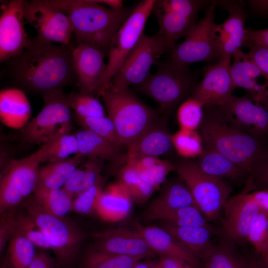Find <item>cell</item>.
Listing matches in <instances>:
<instances>
[{"label": "cell", "instance_id": "1", "mask_svg": "<svg viewBox=\"0 0 268 268\" xmlns=\"http://www.w3.org/2000/svg\"><path fill=\"white\" fill-rule=\"evenodd\" d=\"M73 48L28 39L23 51L7 62L8 75L21 88L43 95L76 81Z\"/></svg>", "mask_w": 268, "mask_h": 268}, {"label": "cell", "instance_id": "2", "mask_svg": "<svg viewBox=\"0 0 268 268\" xmlns=\"http://www.w3.org/2000/svg\"><path fill=\"white\" fill-rule=\"evenodd\" d=\"M69 18L76 45L99 49L108 55L112 40L133 8L113 9L91 0H51Z\"/></svg>", "mask_w": 268, "mask_h": 268}, {"label": "cell", "instance_id": "3", "mask_svg": "<svg viewBox=\"0 0 268 268\" xmlns=\"http://www.w3.org/2000/svg\"><path fill=\"white\" fill-rule=\"evenodd\" d=\"M198 132L204 148L225 155L250 175L265 151L261 141L232 124L219 106L204 108Z\"/></svg>", "mask_w": 268, "mask_h": 268}, {"label": "cell", "instance_id": "4", "mask_svg": "<svg viewBox=\"0 0 268 268\" xmlns=\"http://www.w3.org/2000/svg\"><path fill=\"white\" fill-rule=\"evenodd\" d=\"M101 96L122 144L128 148L159 118L158 111L139 99L129 87L110 83Z\"/></svg>", "mask_w": 268, "mask_h": 268}, {"label": "cell", "instance_id": "5", "mask_svg": "<svg viewBox=\"0 0 268 268\" xmlns=\"http://www.w3.org/2000/svg\"><path fill=\"white\" fill-rule=\"evenodd\" d=\"M157 69L136 86L141 93L153 99L165 114H169L191 97L198 83L200 72L170 59L157 61Z\"/></svg>", "mask_w": 268, "mask_h": 268}, {"label": "cell", "instance_id": "6", "mask_svg": "<svg viewBox=\"0 0 268 268\" xmlns=\"http://www.w3.org/2000/svg\"><path fill=\"white\" fill-rule=\"evenodd\" d=\"M179 177L189 189L207 221L216 219L230 198L232 188L225 180L208 175L197 161L182 158L174 163Z\"/></svg>", "mask_w": 268, "mask_h": 268}, {"label": "cell", "instance_id": "7", "mask_svg": "<svg viewBox=\"0 0 268 268\" xmlns=\"http://www.w3.org/2000/svg\"><path fill=\"white\" fill-rule=\"evenodd\" d=\"M26 211L44 235L62 268H68L75 260L83 235L72 222L64 217L45 210L34 198L25 204Z\"/></svg>", "mask_w": 268, "mask_h": 268}, {"label": "cell", "instance_id": "8", "mask_svg": "<svg viewBox=\"0 0 268 268\" xmlns=\"http://www.w3.org/2000/svg\"><path fill=\"white\" fill-rule=\"evenodd\" d=\"M42 98V109L22 128L21 134L24 141L43 145L69 134L72 126L70 108L63 90L43 95Z\"/></svg>", "mask_w": 268, "mask_h": 268}, {"label": "cell", "instance_id": "9", "mask_svg": "<svg viewBox=\"0 0 268 268\" xmlns=\"http://www.w3.org/2000/svg\"><path fill=\"white\" fill-rule=\"evenodd\" d=\"M215 6L214 0H211L203 18L192 28L183 42L175 46L170 53L172 62L188 66L198 62H210L217 59L218 61L221 53L216 35Z\"/></svg>", "mask_w": 268, "mask_h": 268}, {"label": "cell", "instance_id": "10", "mask_svg": "<svg viewBox=\"0 0 268 268\" xmlns=\"http://www.w3.org/2000/svg\"><path fill=\"white\" fill-rule=\"evenodd\" d=\"M155 0H144L133 9L115 35L110 48L106 69L101 84V94L143 34L146 21Z\"/></svg>", "mask_w": 268, "mask_h": 268}, {"label": "cell", "instance_id": "11", "mask_svg": "<svg viewBox=\"0 0 268 268\" xmlns=\"http://www.w3.org/2000/svg\"><path fill=\"white\" fill-rule=\"evenodd\" d=\"M41 163L38 150L27 157L11 161L6 165L0 176V214L14 208L34 193Z\"/></svg>", "mask_w": 268, "mask_h": 268}, {"label": "cell", "instance_id": "12", "mask_svg": "<svg viewBox=\"0 0 268 268\" xmlns=\"http://www.w3.org/2000/svg\"><path fill=\"white\" fill-rule=\"evenodd\" d=\"M24 15L25 22L36 29L37 39L69 45L73 33L69 18L51 0H24Z\"/></svg>", "mask_w": 268, "mask_h": 268}, {"label": "cell", "instance_id": "13", "mask_svg": "<svg viewBox=\"0 0 268 268\" xmlns=\"http://www.w3.org/2000/svg\"><path fill=\"white\" fill-rule=\"evenodd\" d=\"M167 51L155 35H142L139 42L128 56L110 83L118 87L138 85L150 74L151 66Z\"/></svg>", "mask_w": 268, "mask_h": 268}, {"label": "cell", "instance_id": "14", "mask_svg": "<svg viewBox=\"0 0 268 268\" xmlns=\"http://www.w3.org/2000/svg\"><path fill=\"white\" fill-rule=\"evenodd\" d=\"M219 107L232 124L254 138L262 141L268 135V98L232 95Z\"/></svg>", "mask_w": 268, "mask_h": 268}, {"label": "cell", "instance_id": "15", "mask_svg": "<svg viewBox=\"0 0 268 268\" xmlns=\"http://www.w3.org/2000/svg\"><path fill=\"white\" fill-rule=\"evenodd\" d=\"M223 234L228 243L247 241L251 227L261 212L255 191L230 197L223 207Z\"/></svg>", "mask_w": 268, "mask_h": 268}, {"label": "cell", "instance_id": "16", "mask_svg": "<svg viewBox=\"0 0 268 268\" xmlns=\"http://www.w3.org/2000/svg\"><path fill=\"white\" fill-rule=\"evenodd\" d=\"M230 60L219 59L217 64L208 67L203 79L190 97L199 101L204 108L224 104L235 89L231 74Z\"/></svg>", "mask_w": 268, "mask_h": 268}, {"label": "cell", "instance_id": "17", "mask_svg": "<svg viewBox=\"0 0 268 268\" xmlns=\"http://www.w3.org/2000/svg\"><path fill=\"white\" fill-rule=\"evenodd\" d=\"M106 56L101 51L89 46L78 45L73 48V66L79 92L95 97L101 96Z\"/></svg>", "mask_w": 268, "mask_h": 268}, {"label": "cell", "instance_id": "18", "mask_svg": "<svg viewBox=\"0 0 268 268\" xmlns=\"http://www.w3.org/2000/svg\"><path fill=\"white\" fill-rule=\"evenodd\" d=\"M24 3L23 0H12L3 8L0 17L1 62L19 55L27 45L29 38L24 29Z\"/></svg>", "mask_w": 268, "mask_h": 268}, {"label": "cell", "instance_id": "19", "mask_svg": "<svg viewBox=\"0 0 268 268\" xmlns=\"http://www.w3.org/2000/svg\"><path fill=\"white\" fill-rule=\"evenodd\" d=\"M216 6L227 10L229 15L221 24H217L216 35L220 49L219 59H231L245 46L244 23L247 13L242 0H214Z\"/></svg>", "mask_w": 268, "mask_h": 268}, {"label": "cell", "instance_id": "20", "mask_svg": "<svg viewBox=\"0 0 268 268\" xmlns=\"http://www.w3.org/2000/svg\"><path fill=\"white\" fill-rule=\"evenodd\" d=\"M96 238L92 248L107 253L140 259L154 253L137 230L114 229L99 234Z\"/></svg>", "mask_w": 268, "mask_h": 268}, {"label": "cell", "instance_id": "21", "mask_svg": "<svg viewBox=\"0 0 268 268\" xmlns=\"http://www.w3.org/2000/svg\"><path fill=\"white\" fill-rule=\"evenodd\" d=\"M233 57L230 71L235 88L244 89L247 95L255 99L268 98V75L242 50Z\"/></svg>", "mask_w": 268, "mask_h": 268}, {"label": "cell", "instance_id": "22", "mask_svg": "<svg viewBox=\"0 0 268 268\" xmlns=\"http://www.w3.org/2000/svg\"><path fill=\"white\" fill-rule=\"evenodd\" d=\"M165 121L159 118L128 148L126 162L142 157H158L171 151L172 135Z\"/></svg>", "mask_w": 268, "mask_h": 268}, {"label": "cell", "instance_id": "23", "mask_svg": "<svg viewBox=\"0 0 268 268\" xmlns=\"http://www.w3.org/2000/svg\"><path fill=\"white\" fill-rule=\"evenodd\" d=\"M188 206L198 207L189 189L179 177L163 186L159 195L145 211L144 218L147 221L159 220L171 211Z\"/></svg>", "mask_w": 268, "mask_h": 268}, {"label": "cell", "instance_id": "24", "mask_svg": "<svg viewBox=\"0 0 268 268\" xmlns=\"http://www.w3.org/2000/svg\"><path fill=\"white\" fill-rule=\"evenodd\" d=\"M137 230L142 235L149 247L154 252L182 260L195 268L200 267L198 258L191 253L169 232L156 226H138Z\"/></svg>", "mask_w": 268, "mask_h": 268}, {"label": "cell", "instance_id": "25", "mask_svg": "<svg viewBox=\"0 0 268 268\" xmlns=\"http://www.w3.org/2000/svg\"><path fill=\"white\" fill-rule=\"evenodd\" d=\"M31 108L24 91L18 88H5L0 92V119L12 129L23 128L29 121Z\"/></svg>", "mask_w": 268, "mask_h": 268}, {"label": "cell", "instance_id": "26", "mask_svg": "<svg viewBox=\"0 0 268 268\" xmlns=\"http://www.w3.org/2000/svg\"><path fill=\"white\" fill-rule=\"evenodd\" d=\"M151 13L156 18L159 29L154 35L165 46L168 52H171L177 41L186 37L196 24L197 19L183 15L154 8Z\"/></svg>", "mask_w": 268, "mask_h": 268}, {"label": "cell", "instance_id": "27", "mask_svg": "<svg viewBox=\"0 0 268 268\" xmlns=\"http://www.w3.org/2000/svg\"><path fill=\"white\" fill-rule=\"evenodd\" d=\"M131 198L124 187L118 182L100 194L95 210L103 219L119 220L127 216L131 208Z\"/></svg>", "mask_w": 268, "mask_h": 268}, {"label": "cell", "instance_id": "28", "mask_svg": "<svg viewBox=\"0 0 268 268\" xmlns=\"http://www.w3.org/2000/svg\"><path fill=\"white\" fill-rule=\"evenodd\" d=\"M84 157L76 154L73 157L40 167L36 188L46 190L63 188L78 166L85 161Z\"/></svg>", "mask_w": 268, "mask_h": 268}, {"label": "cell", "instance_id": "29", "mask_svg": "<svg viewBox=\"0 0 268 268\" xmlns=\"http://www.w3.org/2000/svg\"><path fill=\"white\" fill-rule=\"evenodd\" d=\"M197 162L203 172L224 180H238L249 174L225 155L209 149L204 148Z\"/></svg>", "mask_w": 268, "mask_h": 268}, {"label": "cell", "instance_id": "30", "mask_svg": "<svg viewBox=\"0 0 268 268\" xmlns=\"http://www.w3.org/2000/svg\"><path fill=\"white\" fill-rule=\"evenodd\" d=\"M78 141L77 154L118 162L121 158L120 148L97 134L83 129L75 134Z\"/></svg>", "mask_w": 268, "mask_h": 268}, {"label": "cell", "instance_id": "31", "mask_svg": "<svg viewBox=\"0 0 268 268\" xmlns=\"http://www.w3.org/2000/svg\"><path fill=\"white\" fill-rule=\"evenodd\" d=\"M163 228L197 258L211 244V227H179L167 223Z\"/></svg>", "mask_w": 268, "mask_h": 268}, {"label": "cell", "instance_id": "32", "mask_svg": "<svg viewBox=\"0 0 268 268\" xmlns=\"http://www.w3.org/2000/svg\"><path fill=\"white\" fill-rule=\"evenodd\" d=\"M105 160L94 157H88L71 174L63 188L72 197L93 186L100 176Z\"/></svg>", "mask_w": 268, "mask_h": 268}, {"label": "cell", "instance_id": "33", "mask_svg": "<svg viewBox=\"0 0 268 268\" xmlns=\"http://www.w3.org/2000/svg\"><path fill=\"white\" fill-rule=\"evenodd\" d=\"M127 161L131 162L141 178L154 189L165 181L170 172L175 171L174 163L156 157H142Z\"/></svg>", "mask_w": 268, "mask_h": 268}, {"label": "cell", "instance_id": "34", "mask_svg": "<svg viewBox=\"0 0 268 268\" xmlns=\"http://www.w3.org/2000/svg\"><path fill=\"white\" fill-rule=\"evenodd\" d=\"M232 245L226 241L217 245L211 244L198 257L205 268H246L244 261L234 254Z\"/></svg>", "mask_w": 268, "mask_h": 268}, {"label": "cell", "instance_id": "35", "mask_svg": "<svg viewBox=\"0 0 268 268\" xmlns=\"http://www.w3.org/2000/svg\"><path fill=\"white\" fill-rule=\"evenodd\" d=\"M33 198L47 212L56 216L64 217L72 210L73 197L63 188L46 190L36 188Z\"/></svg>", "mask_w": 268, "mask_h": 268}, {"label": "cell", "instance_id": "36", "mask_svg": "<svg viewBox=\"0 0 268 268\" xmlns=\"http://www.w3.org/2000/svg\"><path fill=\"white\" fill-rule=\"evenodd\" d=\"M141 259L92 248L83 256L80 268H134Z\"/></svg>", "mask_w": 268, "mask_h": 268}, {"label": "cell", "instance_id": "37", "mask_svg": "<svg viewBox=\"0 0 268 268\" xmlns=\"http://www.w3.org/2000/svg\"><path fill=\"white\" fill-rule=\"evenodd\" d=\"M78 141L75 134L63 135L43 145L39 149L42 162H57L66 160L78 152Z\"/></svg>", "mask_w": 268, "mask_h": 268}, {"label": "cell", "instance_id": "38", "mask_svg": "<svg viewBox=\"0 0 268 268\" xmlns=\"http://www.w3.org/2000/svg\"><path fill=\"white\" fill-rule=\"evenodd\" d=\"M118 176V182L126 189L131 198L137 201H145L155 189L141 178L130 162H126L120 170Z\"/></svg>", "mask_w": 268, "mask_h": 268}, {"label": "cell", "instance_id": "39", "mask_svg": "<svg viewBox=\"0 0 268 268\" xmlns=\"http://www.w3.org/2000/svg\"><path fill=\"white\" fill-rule=\"evenodd\" d=\"M35 245L28 239L13 235L10 240L5 259L10 268H28L36 252Z\"/></svg>", "mask_w": 268, "mask_h": 268}, {"label": "cell", "instance_id": "40", "mask_svg": "<svg viewBox=\"0 0 268 268\" xmlns=\"http://www.w3.org/2000/svg\"><path fill=\"white\" fill-rule=\"evenodd\" d=\"M173 147L182 158L198 157L203 151L201 136L197 131L180 129L172 135Z\"/></svg>", "mask_w": 268, "mask_h": 268}, {"label": "cell", "instance_id": "41", "mask_svg": "<svg viewBox=\"0 0 268 268\" xmlns=\"http://www.w3.org/2000/svg\"><path fill=\"white\" fill-rule=\"evenodd\" d=\"M75 118L76 121L83 129L97 134L120 148L124 146L118 137L115 126L109 118L105 116L85 117L75 114Z\"/></svg>", "mask_w": 268, "mask_h": 268}, {"label": "cell", "instance_id": "42", "mask_svg": "<svg viewBox=\"0 0 268 268\" xmlns=\"http://www.w3.org/2000/svg\"><path fill=\"white\" fill-rule=\"evenodd\" d=\"M159 220L179 227H211L200 209L195 206L176 209L165 214Z\"/></svg>", "mask_w": 268, "mask_h": 268}, {"label": "cell", "instance_id": "43", "mask_svg": "<svg viewBox=\"0 0 268 268\" xmlns=\"http://www.w3.org/2000/svg\"><path fill=\"white\" fill-rule=\"evenodd\" d=\"M13 235L23 236L41 248L51 250V245L40 228L26 211L16 212Z\"/></svg>", "mask_w": 268, "mask_h": 268}, {"label": "cell", "instance_id": "44", "mask_svg": "<svg viewBox=\"0 0 268 268\" xmlns=\"http://www.w3.org/2000/svg\"><path fill=\"white\" fill-rule=\"evenodd\" d=\"M68 106L75 115L85 117L105 116L104 107L96 97L80 92H71L66 95Z\"/></svg>", "mask_w": 268, "mask_h": 268}, {"label": "cell", "instance_id": "45", "mask_svg": "<svg viewBox=\"0 0 268 268\" xmlns=\"http://www.w3.org/2000/svg\"><path fill=\"white\" fill-rule=\"evenodd\" d=\"M203 115V106L197 100L189 97L178 107L177 117L180 129L197 131Z\"/></svg>", "mask_w": 268, "mask_h": 268}, {"label": "cell", "instance_id": "46", "mask_svg": "<svg viewBox=\"0 0 268 268\" xmlns=\"http://www.w3.org/2000/svg\"><path fill=\"white\" fill-rule=\"evenodd\" d=\"M211 2L200 0H155L153 7L197 19L200 10L207 7Z\"/></svg>", "mask_w": 268, "mask_h": 268}, {"label": "cell", "instance_id": "47", "mask_svg": "<svg viewBox=\"0 0 268 268\" xmlns=\"http://www.w3.org/2000/svg\"><path fill=\"white\" fill-rule=\"evenodd\" d=\"M103 183L100 176L93 186L78 195L73 201L72 210L78 214H87L95 209L98 199L102 192Z\"/></svg>", "mask_w": 268, "mask_h": 268}, {"label": "cell", "instance_id": "48", "mask_svg": "<svg viewBox=\"0 0 268 268\" xmlns=\"http://www.w3.org/2000/svg\"><path fill=\"white\" fill-rule=\"evenodd\" d=\"M259 254H262L268 244V215L261 212L247 238Z\"/></svg>", "mask_w": 268, "mask_h": 268}, {"label": "cell", "instance_id": "49", "mask_svg": "<svg viewBox=\"0 0 268 268\" xmlns=\"http://www.w3.org/2000/svg\"><path fill=\"white\" fill-rule=\"evenodd\" d=\"M249 183L252 188L268 189V150H265L259 162L251 175Z\"/></svg>", "mask_w": 268, "mask_h": 268}, {"label": "cell", "instance_id": "50", "mask_svg": "<svg viewBox=\"0 0 268 268\" xmlns=\"http://www.w3.org/2000/svg\"><path fill=\"white\" fill-rule=\"evenodd\" d=\"M0 220V252H3L7 243L12 238L14 229L16 211L14 208L1 214Z\"/></svg>", "mask_w": 268, "mask_h": 268}, {"label": "cell", "instance_id": "51", "mask_svg": "<svg viewBox=\"0 0 268 268\" xmlns=\"http://www.w3.org/2000/svg\"><path fill=\"white\" fill-rule=\"evenodd\" d=\"M246 46L250 48L247 53L249 58L268 75V47L253 43L248 44Z\"/></svg>", "mask_w": 268, "mask_h": 268}, {"label": "cell", "instance_id": "52", "mask_svg": "<svg viewBox=\"0 0 268 268\" xmlns=\"http://www.w3.org/2000/svg\"><path fill=\"white\" fill-rule=\"evenodd\" d=\"M245 46L253 43L268 47V28L262 29H245Z\"/></svg>", "mask_w": 268, "mask_h": 268}, {"label": "cell", "instance_id": "53", "mask_svg": "<svg viewBox=\"0 0 268 268\" xmlns=\"http://www.w3.org/2000/svg\"><path fill=\"white\" fill-rule=\"evenodd\" d=\"M57 262L44 252H39L36 255L28 268H57Z\"/></svg>", "mask_w": 268, "mask_h": 268}, {"label": "cell", "instance_id": "54", "mask_svg": "<svg viewBox=\"0 0 268 268\" xmlns=\"http://www.w3.org/2000/svg\"><path fill=\"white\" fill-rule=\"evenodd\" d=\"M158 264L161 268H195L182 260L166 256H161Z\"/></svg>", "mask_w": 268, "mask_h": 268}, {"label": "cell", "instance_id": "55", "mask_svg": "<svg viewBox=\"0 0 268 268\" xmlns=\"http://www.w3.org/2000/svg\"><path fill=\"white\" fill-rule=\"evenodd\" d=\"M250 9L254 12L268 14V0H247Z\"/></svg>", "mask_w": 268, "mask_h": 268}, {"label": "cell", "instance_id": "56", "mask_svg": "<svg viewBox=\"0 0 268 268\" xmlns=\"http://www.w3.org/2000/svg\"><path fill=\"white\" fill-rule=\"evenodd\" d=\"M255 192L261 211L268 215V189H258Z\"/></svg>", "mask_w": 268, "mask_h": 268}, {"label": "cell", "instance_id": "57", "mask_svg": "<svg viewBox=\"0 0 268 268\" xmlns=\"http://www.w3.org/2000/svg\"><path fill=\"white\" fill-rule=\"evenodd\" d=\"M93 2L101 5L108 6L113 9H121L123 6V1L121 0H91Z\"/></svg>", "mask_w": 268, "mask_h": 268}, {"label": "cell", "instance_id": "58", "mask_svg": "<svg viewBox=\"0 0 268 268\" xmlns=\"http://www.w3.org/2000/svg\"><path fill=\"white\" fill-rule=\"evenodd\" d=\"M244 262L246 268H266L262 262L255 259H251Z\"/></svg>", "mask_w": 268, "mask_h": 268}, {"label": "cell", "instance_id": "59", "mask_svg": "<svg viewBox=\"0 0 268 268\" xmlns=\"http://www.w3.org/2000/svg\"><path fill=\"white\" fill-rule=\"evenodd\" d=\"M261 255L262 258V262L265 267L266 268H268V244L266 249Z\"/></svg>", "mask_w": 268, "mask_h": 268}, {"label": "cell", "instance_id": "60", "mask_svg": "<svg viewBox=\"0 0 268 268\" xmlns=\"http://www.w3.org/2000/svg\"><path fill=\"white\" fill-rule=\"evenodd\" d=\"M134 268H151L150 263L138 262Z\"/></svg>", "mask_w": 268, "mask_h": 268}, {"label": "cell", "instance_id": "61", "mask_svg": "<svg viewBox=\"0 0 268 268\" xmlns=\"http://www.w3.org/2000/svg\"><path fill=\"white\" fill-rule=\"evenodd\" d=\"M0 268H10L8 267L5 260H4L3 261V262H2V263L1 265Z\"/></svg>", "mask_w": 268, "mask_h": 268}, {"label": "cell", "instance_id": "62", "mask_svg": "<svg viewBox=\"0 0 268 268\" xmlns=\"http://www.w3.org/2000/svg\"><path fill=\"white\" fill-rule=\"evenodd\" d=\"M151 268H161L157 263H150Z\"/></svg>", "mask_w": 268, "mask_h": 268}, {"label": "cell", "instance_id": "63", "mask_svg": "<svg viewBox=\"0 0 268 268\" xmlns=\"http://www.w3.org/2000/svg\"><path fill=\"white\" fill-rule=\"evenodd\" d=\"M57 268H62L60 266H59Z\"/></svg>", "mask_w": 268, "mask_h": 268}]
</instances>
